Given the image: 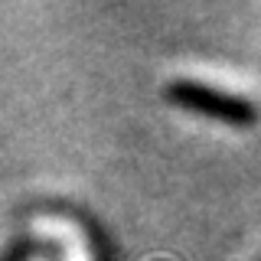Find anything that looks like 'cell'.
Instances as JSON below:
<instances>
[{"label": "cell", "instance_id": "6da1fadb", "mask_svg": "<svg viewBox=\"0 0 261 261\" xmlns=\"http://www.w3.org/2000/svg\"><path fill=\"white\" fill-rule=\"evenodd\" d=\"M163 98L179 105V108H186V111L206 114L212 121H222V124L245 127V124H255L258 121V108L251 98L225 92V88H216V85H206V82H196V79H183V75L170 79L163 85Z\"/></svg>", "mask_w": 261, "mask_h": 261}]
</instances>
